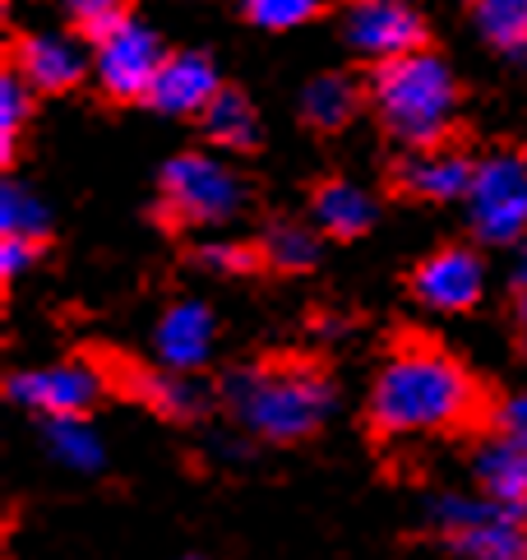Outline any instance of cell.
Returning <instances> with one entry per match:
<instances>
[{
    "mask_svg": "<svg viewBox=\"0 0 527 560\" xmlns=\"http://www.w3.org/2000/svg\"><path fill=\"white\" fill-rule=\"evenodd\" d=\"M510 394L495 375L477 371L425 325L402 319L384 334L379 366L361 408V440L389 450L398 440H449L477 450L500 431Z\"/></svg>",
    "mask_w": 527,
    "mask_h": 560,
    "instance_id": "obj_1",
    "label": "cell"
},
{
    "mask_svg": "<svg viewBox=\"0 0 527 560\" xmlns=\"http://www.w3.org/2000/svg\"><path fill=\"white\" fill-rule=\"evenodd\" d=\"M333 398L338 380L329 357L311 348H264L222 380V408L273 450L311 445L329 422Z\"/></svg>",
    "mask_w": 527,
    "mask_h": 560,
    "instance_id": "obj_2",
    "label": "cell"
},
{
    "mask_svg": "<svg viewBox=\"0 0 527 560\" xmlns=\"http://www.w3.org/2000/svg\"><path fill=\"white\" fill-rule=\"evenodd\" d=\"M366 84H371V112L379 116V130L398 149H440L462 139L458 79L431 47L375 61Z\"/></svg>",
    "mask_w": 527,
    "mask_h": 560,
    "instance_id": "obj_3",
    "label": "cell"
},
{
    "mask_svg": "<svg viewBox=\"0 0 527 560\" xmlns=\"http://www.w3.org/2000/svg\"><path fill=\"white\" fill-rule=\"evenodd\" d=\"M74 357L97 375L107 398L144 408L162 427H195L204 417V398L167 362H149L144 352H134L126 343H107V338H79Z\"/></svg>",
    "mask_w": 527,
    "mask_h": 560,
    "instance_id": "obj_4",
    "label": "cell"
},
{
    "mask_svg": "<svg viewBox=\"0 0 527 560\" xmlns=\"http://www.w3.org/2000/svg\"><path fill=\"white\" fill-rule=\"evenodd\" d=\"M246 209V186L241 176L218 163L209 153H176L167 167L157 172V195H153V228L167 236H186L199 228H218Z\"/></svg>",
    "mask_w": 527,
    "mask_h": 560,
    "instance_id": "obj_5",
    "label": "cell"
},
{
    "mask_svg": "<svg viewBox=\"0 0 527 560\" xmlns=\"http://www.w3.org/2000/svg\"><path fill=\"white\" fill-rule=\"evenodd\" d=\"M468 228L481 246L527 242V153H491L477 163Z\"/></svg>",
    "mask_w": 527,
    "mask_h": 560,
    "instance_id": "obj_6",
    "label": "cell"
},
{
    "mask_svg": "<svg viewBox=\"0 0 527 560\" xmlns=\"http://www.w3.org/2000/svg\"><path fill=\"white\" fill-rule=\"evenodd\" d=\"M481 158L468 153L462 139L440 149H402L389 167H384V195L402 199V205H449V199H468L472 176Z\"/></svg>",
    "mask_w": 527,
    "mask_h": 560,
    "instance_id": "obj_7",
    "label": "cell"
},
{
    "mask_svg": "<svg viewBox=\"0 0 527 560\" xmlns=\"http://www.w3.org/2000/svg\"><path fill=\"white\" fill-rule=\"evenodd\" d=\"M5 394L14 404H24L37 417H51L56 427H84L89 417L107 404V389L97 385V375L70 357L60 366H37V371H10Z\"/></svg>",
    "mask_w": 527,
    "mask_h": 560,
    "instance_id": "obj_8",
    "label": "cell"
},
{
    "mask_svg": "<svg viewBox=\"0 0 527 560\" xmlns=\"http://www.w3.org/2000/svg\"><path fill=\"white\" fill-rule=\"evenodd\" d=\"M402 292L417 306L440 311V315H468L485 296V265L477 246L444 242L435 250H425L417 265L402 273Z\"/></svg>",
    "mask_w": 527,
    "mask_h": 560,
    "instance_id": "obj_9",
    "label": "cell"
},
{
    "mask_svg": "<svg viewBox=\"0 0 527 560\" xmlns=\"http://www.w3.org/2000/svg\"><path fill=\"white\" fill-rule=\"evenodd\" d=\"M342 37L371 66L431 47V28H425L421 10L408 5V0H348L342 5Z\"/></svg>",
    "mask_w": 527,
    "mask_h": 560,
    "instance_id": "obj_10",
    "label": "cell"
},
{
    "mask_svg": "<svg viewBox=\"0 0 527 560\" xmlns=\"http://www.w3.org/2000/svg\"><path fill=\"white\" fill-rule=\"evenodd\" d=\"M440 542L462 560H527V514L500 505H449L440 514Z\"/></svg>",
    "mask_w": 527,
    "mask_h": 560,
    "instance_id": "obj_11",
    "label": "cell"
},
{
    "mask_svg": "<svg viewBox=\"0 0 527 560\" xmlns=\"http://www.w3.org/2000/svg\"><path fill=\"white\" fill-rule=\"evenodd\" d=\"M162 61H167V47L157 43V33H149L134 19L126 33H116L112 43L97 47L93 74H97V93H103V103H112V107L149 103V89H153Z\"/></svg>",
    "mask_w": 527,
    "mask_h": 560,
    "instance_id": "obj_12",
    "label": "cell"
},
{
    "mask_svg": "<svg viewBox=\"0 0 527 560\" xmlns=\"http://www.w3.org/2000/svg\"><path fill=\"white\" fill-rule=\"evenodd\" d=\"M0 70H14L33 97H66L84 84V61L66 37L47 33H10L0 47Z\"/></svg>",
    "mask_w": 527,
    "mask_h": 560,
    "instance_id": "obj_13",
    "label": "cell"
},
{
    "mask_svg": "<svg viewBox=\"0 0 527 560\" xmlns=\"http://www.w3.org/2000/svg\"><path fill=\"white\" fill-rule=\"evenodd\" d=\"M218 89H222V79L204 51H167L144 107H153L162 116H199L213 103Z\"/></svg>",
    "mask_w": 527,
    "mask_h": 560,
    "instance_id": "obj_14",
    "label": "cell"
},
{
    "mask_svg": "<svg viewBox=\"0 0 527 560\" xmlns=\"http://www.w3.org/2000/svg\"><path fill=\"white\" fill-rule=\"evenodd\" d=\"M306 205L324 242L352 246L375 228V199L366 190H356L352 182H342V176H315L306 190Z\"/></svg>",
    "mask_w": 527,
    "mask_h": 560,
    "instance_id": "obj_15",
    "label": "cell"
},
{
    "mask_svg": "<svg viewBox=\"0 0 527 560\" xmlns=\"http://www.w3.org/2000/svg\"><path fill=\"white\" fill-rule=\"evenodd\" d=\"M366 107H371V84L348 74V70L315 74L306 84V93H301V121H306V130L319 139L342 135Z\"/></svg>",
    "mask_w": 527,
    "mask_h": 560,
    "instance_id": "obj_16",
    "label": "cell"
},
{
    "mask_svg": "<svg viewBox=\"0 0 527 560\" xmlns=\"http://www.w3.org/2000/svg\"><path fill=\"white\" fill-rule=\"evenodd\" d=\"M157 362H167L172 371L190 375L209 366V348H213V311L204 302H172L167 315L157 319Z\"/></svg>",
    "mask_w": 527,
    "mask_h": 560,
    "instance_id": "obj_17",
    "label": "cell"
},
{
    "mask_svg": "<svg viewBox=\"0 0 527 560\" xmlns=\"http://www.w3.org/2000/svg\"><path fill=\"white\" fill-rule=\"evenodd\" d=\"M472 472H477V491L485 505H500L510 514H527V450H518L514 440L491 435L472 450Z\"/></svg>",
    "mask_w": 527,
    "mask_h": 560,
    "instance_id": "obj_18",
    "label": "cell"
},
{
    "mask_svg": "<svg viewBox=\"0 0 527 560\" xmlns=\"http://www.w3.org/2000/svg\"><path fill=\"white\" fill-rule=\"evenodd\" d=\"M195 121H199V135H204L209 144L227 149V153H255L259 139H264L259 112H255V103H250V97L241 93L236 84H222V89L213 93V103L199 112Z\"/></svg>",
    "mask_w": 527,
    "mask_h": 560,
    "instance_id": "obj_19",
    "label": "cell"
},
{
    "mask_svg": "<svg viewBox=\"0 0 527 560\" xmlns=\"http://www.w3.org/2000/svg\"><path fill=\"white\" fill-rule=\"evenodd\" d=\"M319 242H324L319 228L292 223V218H273V223H264V232H259V246L269 255L273 278L311 273L319 265Z\"/></svg>",
    "mask_w": 527,
    "mask_h": 560,
    "instance_id": "obj_20",
    "label": "cell"
},
{
    "mask_svg": "<svg viewBox=\"0 0 527 560\" xmlns=\"http://www.w3.org/2000/svg\"><path fill=\"white\" fill-rule=\"evenodd\" d=\"M481 37L527 66V0H468Z\"/></svg>",
    "mask_w": 527,
    "mask_h": 560,
    "instance_id": "obj_21",
    "label": "cell"
},
{
    "mask_svg": "<svg viewBox=\"0 0 527 560\" xmlns=\"http://www.w3.org/2000/svg\"><path fill=\"white\" fill-rule=\"evenodd\" d=\"M186 259L195 269L218 273V278H273L269 255H264L259 236H246V242H204L190 246Z\"/></svg>",
    "mask_w": 527,
    "mask_h": 560,
    "instance_id": "obj_22",
    "label": "cell"
},
{
    "mask_svg": "<svg viewBox=\"0 0 527 560\" xmlns=\"http://www.w3.org/2000/svg\"><path fill=\"white\" fill-rule=\"evenodd\" d=\"M66 19L79 43L103 47L134 24V0H66Z\"/></svg>",
    "mask_w": 527,
    "mask_h": 560,
    "instance_id": "obj_23",
    "label": "cell"
},
{
    "mask_svg": "<svg viewBox=\"0 0 527 560\" xmlns=\"http://www.w3.org/2000/svg\"><path fill=\"white\" fill-rule=\"evenodd\" d=\"M33 116V89L14 70H0V163L14 167L19 158V135H24Z\"/></svg>",
    "mask_w": 527,
    "mask_h": 560,
    "instance_id": "obj_24",
    "label": "cell"
},
{
    "mask_svg": "<svg viewBox=\"0 0 527 560\" xmlns=\"http://www.w3.org/2000/svg\"><path fill=\"white\" fill-rule=\"evenodd\" d=\"M0 232H5V236H28V242H47V246H56V232H51V223H47L43 205H37L28 190H19L14 182H5V199H0Z\"/></svg>",
    "mask_w": 527,
    "mask_h": 560,
    "instance_id": "obj_25",
    "label": "cell"
},
{
    "mask_svg": "<svg viewBox=\"0 0 527 560\" xmlns=\"http://www.w3.org/2000/svg\"><path fill=\"white\" fill-rule=\"evenodd\" d=\"M241 14L259 28L282 33V28H301V24H311V19H319L324 0H241Z\"/></svg>",
    "mask_w": 527,
    "mask_h": 560,
    "instance_id": "obj_26",
    "label": "cell"
},
{
    "mask_svg": "<svg viewBox=\"0 0 527 560\" xmlns=\"http://www.w3.org/2000/svg\"><path fill=\"white\" fill-rule=\"evenodd\" d=\"M47 250H51L47 242H28V236H5L0 232V288H5V302L14 292V278L24 273L28 265H37Z\"/></svg>",
    "mask_w": 527,
    "mask_h": 560,
    "instance_id": "obj_27",
    "label": "cell"
},
{
    "mask_svg": "<svg viewBox=\"0 0 527 560\" xmlns=\"http://www.w3.org/2000/svg\"><path fill=\"white\" fill-rule=\"evenodd\" d=\"M504 440H514L518 450H527V394H510V408L500 417V431Z\"/></svg>",
    "mask_w": 527,
    "mask_h": 560,
    "instance_id": "obj_28",
    "label": "cell"
},
{
    "mask_svg": "<svg viewBox=\"0 0 527 560\" xmlns=\"http://www.w3.org/2000/svg\"><path fill=\"white\" fill-rule=\"evenodd\" d=\"M190 560H199V556H190Z\"/></svg>",
    "mask_w": 527,
    "mask_h": 560,
    "instance_id": "obj_29",
    "label": "cell"
},
{
    "mask_svg": "<svg viewBox=\"0 0 527 560\" xmlns=\"http://www.w3.org/2000/svg\"><path fill=\"white\" fill-rule=\"evenodd\" d=\"M5 5H10V0H5Z\"/></svg>",
    "mask_w": 527,
    "mask_h": 560,
    "instance_id": "obj_30",
    "label": "cell"
}]
</instances>
